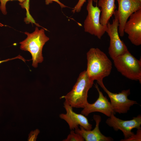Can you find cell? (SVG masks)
Returning <instances> with one entry per match:
<instances>
[{
	"label": "cell",
	"instance_id": "1",
	"mask_svg": "<svg viewBox=\"0 0 141 141\" xmlns=\"http://www.w3.org/2000/svg\"><path fill=\"white\" fill-rule=\"evenodd\" d=\"M86 70L90 79L98 84L103 82L104 78L110 74L112 63L107 55L98 48H90L86 54Z\"/></svg>",
	"mask_w": 141,
	"mask_h": 141
},
{
	"label": "cell",
	"instance_id": "2",
	"mask_svg": "<svg viewBox=\"0 0 141 141\" xmlns=\"http://www.w3.org/2000/svg\"><path fill=\"white\" fill-rule=\"evenodd\" d=\"M45 30H47L44 28L39 30L36 27L32 33L25 32L27 37L19 43L21 50L29 51L31 54L32 66L34 68H37L38 63L43 61V48L45 43L49 39L45 34Z\"/></svg>",
	"mask_w": 141,
	"mask_h": 141
},
{
	"label": "cell",
	"instance_id": "3",
	"mask_svg": "<svg viewBox=\"0 0 141 141\" xmlns=\"http://www.w3.org/2000/svg\"><path fill=\"white\" fill-rule=\"evenodd\" d=\"M94 81L89 78L86 70L79 74L72 90L61 98L73 108H83L88 102V93Z\"/></svg>",
	"mask_w": 141,
	"mask_h": 141
},
{
	"label": "cell",
	"instance_id": "4",
	"mask_svg": "<svg viewBox=\"0 0 141 141\" xmlns=\"http://www.w3.org/2000/svg\"><path fill=\"white\" fill-rule=\"evenodd\" d=\"M113 60L115 67L122 75L141 83V58L137 59L128 50Z\"/></svg>",
	"mask_w": 141,
	"mask_h": 141
},
{
	"label": "cell",
	"instance_id": "5",
	"mask_svg": "<svg viewBox=\"0 0 141 141\" xmlns=\"http://www.w3.org/2000/svg\"><path fill=\"white\" fill-rule=\"evenodd\" d=\"M113 15L114 18L112 23L108 22L105 30L110 39L108 52L113 60L128 50L127 46L119 37V17L117 10H115Z\"/></svg>",
	"mask_w": 141,
	"mask_h": 141
},
{
	"label": "cell",
	"instance_id": "6",
	"mask_svg": "<svg viewBox=\"0 0 141 141\" xmlns=\"http://www.w3.org/2000/svg\"><path fill=\"white\" fill-rule=\"evenodd\" d=\"M93 0H88L86 6L87 15L84 22V28L85 32L94 35L99 39L105 32L106 26L101 24L100 21L101 10L96 5H93Z\"/></svg>",
	"mask_w": 141,
	"mask_h": 141
},
{
	"label": "cell",
	"instance_id": "7",
	"mask_svg": "<svg viewBox=\"0 0 141 141\" xmlns=\"http://www.w3.org/2000/svg\"><path fill=\"white\" fill-rule=\"evenodd\" d=\"M98 84L108 95L110 99L112 109L115 113H126L131 106L138 104L136 101L128 98V97L130 93V89L123 90L118 93H114L109 91L103 82Z\"/></svg>",
	"mask_w": 141,
	"mask_h": 141
},
{
	"label": "cell",
	"instance_id": "8",
	"mask_svg": "<svg viewBox=\"0 0 141 141\" xmlns=\"http://www.w3.org/2000/svg\"><path fill=\"white\" fill-rule=\"evenodd\" d=\"M112 114L106 120V124L112 127L115 131L120 130L123 132L124 139L128 138L134 134L132 131L133 128L141 129V116L139 115L130 120H124L119 119Z\"/></svg>",
	"mask_w": 141,
	"mask_h": 141
},
{
	"label": "cell",
	"instance_id": "9",
	"mask_svg": "<svg viewBox=\"0 0 141 141\" xmlns=\"http://www.w3.org/2000/svg\"><path fill=\"white\" fill-rule=\"evenodd\" d=\"M118 2L117 10L119 24L118 32L122 37L124 34V29L125 24L130 15L141 9V0H116Z\"/></svg>",
	"mask_w": 141,
	"mask_h": 141
},
{
	"label": "cell",
	"instance_id": "10",
	"mask_svg": "<svg viewBox=\"0 0 141 141\" xmlns=\"http://www.w3.org/2000/svg\"><path fill=\"white\" fill-rule=\"evenodd\" d=\"M125 23V33L132 44L137 46L141 44V9L132 14Z\"/></svg>",
	"mask_w": 141,
	"mask_h": 141
},
{
	"label": "cell",
	"instance_id": "11",
	"mask_svg": "<svg viewBox=\"0 0 141 141\" xmlns=\"http://www.w3.org/2000/svg\"><path fill=\"white\" fill-rule=\"evenodd\" d=\"M95 87L99 94L98 97L93 103L90 104L88 102L81 111V114L87 116L90 113L95 112L102 113L109 117L112 114H115L111 107L110 102L106 96H104L100 90L97 83Z\"/></svg>",
	"mask_w": 141,
	"mask_h": 141
},
{
	"label": "cell",
	"instance_id": "12",
	"mask_svg": "<svg viewBox=\"0 0 141 141\" xmlns=\"http://www.w3.org/2000/svg\"><path fill=\"white\" fill-rule=\"evenodd\" d=\"M66 114H61L59 115L60 118L64 120L68 124L70 130H74L78 128V126L82 127L87 130H91L92 125L89 122L86 116L81 114L74 112L73 107L65 101L64 103Z\"/></svg>",
	"mask_w": 141,
	"mask_h": 141
},
{
	"label": "cell",
	"instance_id": "13",
	"mask_svg": "<svg viewBox=\"0 0 141 141\" xmlns=\"http://www.w3.org/2000/svg\"><path fill=\"white\" fill-rule=\"evenodd\" d=\"M93 119L96 122V126L92 130H87L82 127L80 126L75 129V132L81 135L86 141H110L113 140V139L103 135L99 128V125L101 121V117L99 115H94Z\"/></svg>",
	"mask_w": 141,
	"mask_h": 141
},
{
	"label": "cell",
	"instance_id": "14",
	"mask_svg": "<svg viewBox=\"0 0 141 141\" xmlns=\"http://www.w3.org/2000/svg\"><path fill=\"white\" fill-rule=\"evenodd\" d=\"M115 0H98V5L101 8L100 21L101 24L106 26L114 15L116 6Z\"/></svg>",
	"mask_w": 141,
	"mask_h": 141
},
{
	"label": "cell",
	"instance_id": "15",
	"mask_svg": "<svg viewBox=\"0 0 141 141\" xmlns=\"http://www.w3.org/2000/svg\"><path fill=\"white\" fill-rule=\"evenodd\" d=\"M85 140L82 136L76 133L73 130H71L67 138L63 141H84Z\"/></svg>",
	"mask_w": 141,
	"mask_h": 141
},
{
	"label": "cell",
	"instance_id": "16",
	"mask_svg": "<svg viewBox=\"0 0 141 141\" xmlns=\"http://www.w3.org/2000/svg\"><path fill=\"white\" fill-rule=\"evenodd\" d=\"M141 140V130L137 129L136 134L134 133L128 138L122 139L121 141H140Z\"/></svg>",
	"mask_w": 141,
	"mask_h": 141
},
{
	"label": "cell",
	"instance_id": "17",
	"mask_svg": "<svg viewBox=\"0 0 141 141\" xmlns=\"http://www.w3.org/2000/svg\"><path fill=\"white\" fill-rule=\"evenodd\" d=\"M13 0H0L1 4L0 9L2 13L6 15L7 14L6 10V4L7 2L9 1H12ZM20 3V4L21 5L23 4L24 2L26 1L27 0H17Z\"/></svg>",
	"mask_w": 141,
	"mask_h": 141
},
{
	"label": "cell",
	"instance_id": "18",
	"mask_svg": "<svg viewBox=\"0 0 141 141\" xmlns=\"http://www.w3.org/2000/svg\"><path fill=\"white\" fill-rule=\"evenodd\" d=\"M86 0H79L78 2L73 8L72 12L73 13L76 12H80L84 4L86 2ZM93 1L97 3V0H93Z\"/></svg>",
	"mask_w": 141,
	"mask_h": 141
},
{
	"label": "cell",
	"instance_id": "19",
	"mask_svg": "<svg viewBox=\"0 0 141 141\" xmlns=\"http://www.w3.org/2000/svg\"><path fill=\"white\" fill-rule=\"evenodd\" d=\"M39 133L40 131L38 129H37L34 131H31L29 134V137L28 139V141H36L37 136Z\"/></svg>",
	"mask_w": 141,
	"mask_h": 141
},
{
	"label": "cell",
	"instance_id": "20",
	"mask_svg": "<svg viewBox=\"0 0 141 141\" xmlns=\"http://www.w3.org/2000/svg\"><path fill=\"white\" fill-rule=\"evenodd\" d=\"M53 1L55 2L58 3L62 8L67 7L62 3L60 2L59 0H45V3L46 5H48L50 3H52Z\"/></svg>",
	"mask_w": 141,
	"mask_h": 141
},
{
	"label": "cell",
	"instance_id": "21",
	"mask_svg": "<svg viewBox=\"0 0 141 141\" xmlns=\"http://www.w3.org/2000/svg\"><path fill=\"white\" fill-rule=\"evenodd\" d=\"M17 58H19V59L21 60H22L23 61H24L25 62V61H28V60H26L22 56H21L20 55H18V56H17L15 57H14V58H8V59H7L6 60H2V61H0V64L3 62H6L8 61L12 60L13 59H17Z\"/></svg>",
	"mask_w": 141,
	"mask_h": 141
},
{
	"label": "cell",
	"instance_id": "22",
	"mask_svg": "<svg viewBox=\"0 0 141 141\" xmlns=\"http://www.w3.org/2000/svg\"><path fill=\"white\" fill-rule=\"evenodd\" d=\"M3 26V24H2L0 23V26Z\"/></svg>",
	"mask_w": 141,
	"mask_h": 141
}]
</instances>
